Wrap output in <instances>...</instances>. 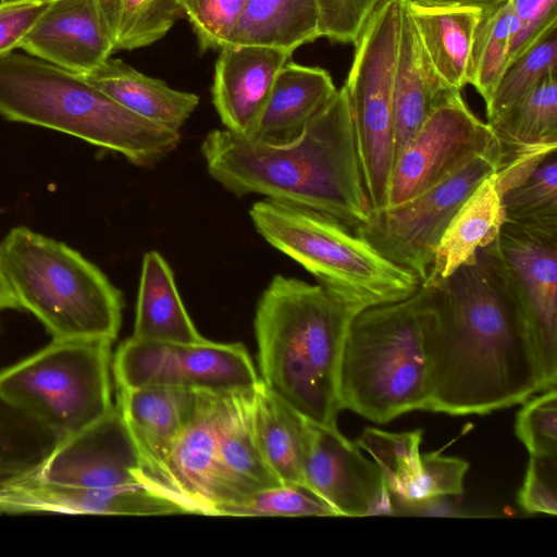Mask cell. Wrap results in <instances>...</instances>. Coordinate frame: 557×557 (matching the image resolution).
<instances>
[{
  "mask_svg": "<svg viewBox=\"0 0 557 557\" xmlns=\"http://www.w3.org/2000/svg\"><path fill=\"white\" fill-rule=\"evenodd\" d=\"M434 286L429 411L486 414L543 392L524 313L492 244Z\"/></svg>",
  "mask_w": 557,
  "mask_h": 557,
  "instance_id": "6da1fadb",
  "label": "cell"
},
{
  "mask_svg": "<svg viewBox=\"0 0 557 557\" xmlns=\"http://www.w3.org/2000/svg\"><path fill=\"white\" fill-rule=\"evenodd\" d=\"M209 174L226 190L305 208L355 231L371 214L345 88L284 145L213 129L201 147Z\"/></svg>",
  "mask_w": 557,
  "mask_h": 557,
  "instance_id": "7a4b0ae2",
  "label": "cell"
},
{
  "mask_svg": "<svg viewBox=\"0 0 557 557\" xmlns=\"http://www.w3.org/2000/svg\"><path fill=\"white\" fill-rule=\"evenodd\" d=\"M357 312L318 284L275 275L255 315L260 380L306 420L337 426L338 368Z\"/></svg>",
  "mask_w": 557,
  "mask_h": 557,
  "instance_id": "3957f363",
  "label": "cell"
},
{
  "mask_svg": "<svg viewBox=\"0 0 557 557\" xmlns=\"http://www.w3.org/2000/svg\"><path fill=\"white\" fill-rule=\"evenodd\" d=\"M437 302L435 286L368 307L350 321L339 360L338 399L375 423L428 410L431 392L428 330Z\"/></svg>",
  "mask_w": 557,
  "mask_h": 557,
  "instance_id": "277c9868",
  "label": "cell"
},
{
  "mask_svg": "<svg viewBox=\"0 0 557 557\" xmlns=\"http://www.w3.org/2000/svg\"><path fill=\"white\" fill-rule=\"evenodd\" d=\"M0 115L112 150L138 166L174 151L181 133L128 111L82 74L29 54L0 57Z\"/></svg>",
  "mask_w": 557,
  "mask_h": 557,
  "instance_id": "5b68a950",
  "label": "cell"
},
{
  "mask_svg": "<svg viewBox=\"0 0 557 557\" xmlns=\"http://www.w3.org/2000/svg\"><path fill=\"white\" fill-rule=\"evenodd\" d=\"M0 262L20 308L33 313L52 339L116 338L122 294L78 251L16 226L0 242Z\"/></svg>",
  "mask_w": 557,
  "mask_h": 557,
  "instance_id": "8992f818",
  "label": "cell"
},
{
  "mask_svg": "<svg viewBox=\"0 0 557 557\" xmlns=\"http://www.w3.org/2000/svg\"><path fill=\"white\" fill-rule=\"evenodd\" d=\"M249 215L264 240L298 262L357 313L404 299L421 284L413 273L324 214L264 198L251 206Z\"/></svg>",
  "mask_w": 557,
  "mask_h": 557,
  "instance_id": "52a82bcc",
  "label": "cell"
},
{
  "mask_svg": "<svg viewBox=\"0 0 557 557\" xmlns=\"http://www.w3.org/2000/svg\"><path fill=\"white\" fill-rule=\"evenodd\" d=\"M112 342L52 339L0 371V393L65 438L112 408Z\"/></svg>",
  "mask_w": 557,
  "mask_h": 557,
  "instance_id": "ba28073f",
  "label": "cell"
},
{
  "mask_svg": "<svg viewBox=\"0 0 557 557\" xmlns=\"http://www.w3.org/2000/svg\"><path fill=\"white\" fill-rule=\"evenodd\" d=\"M36 479L97 492L115 515L187 513L148 472L116 405L84 430L62 438Z\"/></svg>",
  "mask_w": 557,
  "mask_h": 557,
  "instance_id": "9c48e42d",
  "label": "cell"
},
{
  "mask_svg": "<svg viewBox=\"0 0 557 557\" xmlns=\"http://www.w3.org/2000/svg\"><path fill=\"white\" fill-rule=\"evenodd\" d=\"M403 0H383L355 41L344 88L355 140L372 209L387 205L393 169L394 79L398 57Z\"/></svg>",
  "mask_w": 557,
  "mask_h": 557,
  "instance_id": "30bf717a",
  "label": "cell"
},
{
  "mask_svg": "<svg viewBox=\"0 0 557 557\" xmlns=\"http://www.w3.org/2000/svg\"><path fill=\"white\" fill-rule=\"evenodd\" d=\"M499 153L500 148L475 157L401 203L372 209L369 220L354 232L423 283L443 233L465 200L494 173Z\"/></svg>",
  "mask_w": 557,
  "mask_h": 557,
  "instance_id": "8fae6325",
  "label": "cell"
},
{
  "mask_svg": "<svg viewBox=\"0 0 557 557\" xmlns=\"http://www.w3.org/2000/svg\"><path fill=\"white\" fill-rule=\"evenodd\" d=\"M119 389L163 386L225 395L251 392L260 384L240 343H173L129 337L114 355Z\"/></svg>",
  "mask_w": 557,
  "mask_h": 557,
  "instance_id": "7c38bea8",
  "label": "cell"
},
{
  "mask_svg": "<svg viewBox=\"0 0 557 557\" xmlns=\"http://www.w3.org/2000/svg\"><path fill=\"white\" fill-rule=\"evenodd\" d=\"M498 148L494 132L468 108L461 90L450 89L399 153L386 206L416 197L475 157Z\"/></svg>",
  "mask_w": 557,
  "mask_h": 557,
  "instance_id": "4fadbf2b",
  "label": "cell"
},
{
  "mask_svg": "<svg viewBox=\"0 0 557 557\" xmlns=\"http://www.w3.org/2000/svg\"><path fill=\"white\" fill-rule=\"evenodd\" d=\"M522 308L543 392L557 383V233L504 222L492 243Z\"/></svg>",
  "mask_w": 557,
  "mask_h": 557,
  "instance_id": "5bb4252c",
  "label": "cell"
},
{
  "mask_svg": "<svg viewBox=\"0 0 557 557\" xmlns=\"http://www.w3.org/2000/svg\"><path fill=\"white\" fill-rule=\"evenodd\" d=\"M304 479L306 487L327 503L337 516L393 512L392 495L381 469L337 426L306 420Z\"/></svg>",
  "mask_w": 557,
  "mask_h": 557,
  "instance_id": "9a60e30c",
  "label": "cell"
},
{
  "mask_svg": "<svg viewBox=\"0 0 557 557\" xmlns=\"http://www.w3.org/2000/svg\"><path fill=\"white\" fill-rule=\"evenodd\" d=\"M293 53L264 46L220 48L211 88L224 128L247 137L256 126L280 70Z\"/></svg>",
  "mask_w": 557,
  "mask_h": 557,
  "instance_id": "2e32d148",
  "label": "cell"
},
{
  "mask_svg": "<svg viewBox=\"0 0 557 557\" xmlns=\"http://www.w3.org/2000/svg\"><path fill=\"white\" fill-rule=\"evenodd\" d=\"M18 48L32 57L82 75L114 52L94 0H50Z\"/></svg>",
  "mask_w": 557,
  "mask_h": 557,
  "instance_id": "e0dca14e",
  "label": "cell"
},
{
  "mask_svg": "<svg viewBox=\"0 0 557 557\" xmlns=\"http://www.w3.org/2000/svg\"><path fill=\"white\" fill-rule=\"evenodd\" d=\"M221 396L201 392L193 418L175 441L162 469V484L187 513L214 516Z\"/></svg>",
  "mask_w": 557,
  "mask_h": 557,
  "instance_id": "ac0fdd59",
  "label": "cell"
},
{
  "mask_svg": "<svg viewBox=\"0 0 557 557\" xmlns=\"http://www.w3.org/2000/svg\"><path fill=\"white\" fill-rule=\"evenodd\" d=\"M216 454L214 516L224 505L282 484L263 458L257 441L253 426V391L221 396Z\"/></svg>",
  "mask_w": 557,
  "mask_h": 557,
  "instance_id": "d6986e66",
  "label": "cell"
},
{
  "mask_svg": "<svg viewBox=\"0 0 557 557\" xmlns=\"http://www.w3.org/2000/svg\"><path fill=\"white\" fill-rule=\"evenodd\" d=\"M200 395V391L163 386L119 389L116 406L145 467L166 491L161 482L164 462L178 435L193 418Z\"/></svg>",
  "mask_w": 557,
  "mask_h": 557,
  "instance_id": "ffe728a7",
  "label": "cell"
},
{
  "mask_svg": "<svg viewBox=\"0 0 557 557\" xmlns=\"http://www.w3.org/2000/svg\"><path fill=\"white\" fill-rule=\"evenodd\" d=\"M336 92L324 69L287 62L276 75L267 104L247 138L268 145L297 139Z\"/></svg>",
  "mask_w": 557,
  "mask_h": 557,
  "instance_id": "44dd1931",
  "label": "cell"
},
{
  "mask_svg": "<svg viewBox=\"0 0 557 557\" xmlns=\"http://www.w3.org/2000/svg\"><path fill=\"white\" fill-rule=\"evenodd\" d=\"M450 89L454 88L443 82L431 63L403 0L394 79L393 166L404 147Z\"/></svg>",
  "mask_w": 557,
  "mask_h": 557,
  "instance_id": "7402d4cb",
  "label": "cell"
},
{
  "mask_svg": "<svg viewBox=\"0 0 557 557\" xmlns=\"http://www.w3.org/2000/svg\"><path fill=\"white\" fill-rule=\"evenodd\" d=\"M84 78L134 114L180 132L199 103L193 92L171 88L120 59H107Z\"/></svg>",
  "mask_w": 557,
  "mask_h": 557,
  "instance_id": "603a6c76",
  "label": "cell"
},
{
  "mask_svg": "<svg viewBox=\"0 0 557 557\" xmlns=\"http://www.w3.org/2000/svg\"><path fill=\"white\" fill-rule=\"evenodd\" d=\"M505 222L493 174L465 200L453 216L435 249L425 281L434 286L458 268L474 260L479 249L492 244Z\"/></svg>",
  "mask_w": 557,
  "mask_h": 557,
  "instance_id": "cb8c5ba5",
  "label": "cell"
},
{
  "mask_svg": "<svg viewBox=\"0 0 557 557\" xmlns=\"http://www.w3.org/2000/svg\"><path fill=\"white\" fill-rule=\"evenodd\" d=\"M404 1L435 71L447 86L461 90L468 84L470 50L484 7Z\"/></svg>",
  "mask_w": 557,
  "mask_h": 557,
  "instance_id": "d4e9b609",
  "label": "cell"
},
{
  "mask_svg": "<svg viewBox=\"0 0 557 557\" xmlns=\"http://www.w3.org/2000/svg\"><path fill=\"white\" fill-rule=\"evenodd\" d=\"M132 337L189 344L206 339L183 305L172 269L154 250L143 259Z\"/></svg>",
  "mask_w": 557,
  "mask_h": 557,
  "instance_id": "484cf974",
  "label": "cell"
},
{
  "mask_svg": "<svg viewBox=\"0 0 557 557\" xmlns=\"http://www.w3.org/2000/svg\"><path fill=\"white\" fill-rule=\"evenodd\" d=\"M320 37L318 0H247L225 45L264 46L293 53Z\"/></svg>",
  "mask_w": 557,
  "mask_h": 557,
  "instance_id": "4316f807",
  "label": "cell"
},
{
  "mask_svg": "<svg viewBox=\"0 0 557 557\" xmlns=\"http://www.w3.org/2000/svg\"><path fill=\"white\" fill-rule=\"evenodd\" d=\"M253 426L263 458L280 482L306 487V419L262 382L253 391Z\"/></svg>",
  "mask_w": 557,
  "mask_h": 557,
  "instance_id": "83f0119b",
  "label": "cell"
},
{
  "mask_svg": "<svg viewBox=\"0 0 557 557\" xmlns=\"http://www.w3.org/2000/svg\"><path fill=\"white\" fill-rule=\"evenodd\" d=\"M61 437L0 393V497L35 478Z\"/></svg>",
  "mask_w": 557,
  "mask_h": 557,
  "instance_id": "f1b7e54d",
  "label": "cell"
},
{
  "mask_svg": "<svg viewBox=\"0 0 557 557\" xmlns=\"http://www.w3.org/2000/svg\"><path fill=\"white\" fill-rule=\"evenodd\" d=\"M113 49L134 50L166 35L184 13L177 0H94Z\"/></svg>",
  "mask_w": 557,
  "mask_h": 557,
  "instance_id": "f546056e",
  "label": "cell"
},
{
  "mask_svg": "<svg viewBox=\"0 0 557 557\" xmlns=\"http://www.w3.org/2000/svg\"><path fill=\"white\" fill-rule=\"evenodd\" d=\"M513 28L510 0L483 8L470 50L467 83L475 88L485 104L507 67Z\"/></svg>",
  "mask_w": 557,
  "mask_h": 557,
  "instance_id": "4dcf8cb0",
  "label": "cell"
},
{
  "mask_svg": "<svg viewBox=\"0 0 557 557\" xmlns=\"http://www.w3.org/2000/svg\"><path fill=\"white\" fill-rule=\"evenodd\" d=\"M487 124L499 146L557 141V72Z\"/></svg>",
  "mask_w": 557,
  "mask_h": 557,
  "instance_id": "1f68e13d",
  "label": "cell"
},
{
  "mask_svg": "<svg viewBox=\"0 0 557 557\" xmlns=\"http://www.w3.org/2000/svg\"><path fill=\"white\" fill-rule=\"evenodd\" d=\"M422 430L388 432L366 428L355 442L379 466L391 495L406 503H409L422 471Z\"/></svg>",
  "mask_w": 557,
  "mask_h": 557,
  "instance_id": "d6a6232c",
  "label": "cell"
},
{
  "mask_svg": "<svg viewBox=\"0 0 557 557\" xmlns=\"http://www.w3.org/2000/svg\"><path fill=\"white\" fill-rule=\"evenodd\" d=\"M557 72V23L546 28L532 45L505 69L490 101L486 123L499 117L530 92L545 76Z\"/></svg>",
  "mask_w": 557,
  "mask_h": 557,
  "instance_id": "836d02e7",
  "label": "cell"
},
{
  "mask_svg": "<svg viewBox=\"0 0 557 557\" xmlns=\"http://www.w3.org/2000/svg\"><path fill=\"white\" fill-rule=\"evenodd\" d=\"M505 222L557 233V157L550 153L502 197Z\"/></svg>",
  "mask_w": 557,
  "mask_h": 557,
  "instance_id": "e575fe53",
  "label": "cell"
},
{
  "mask_svg": "<svg viewBox=\"0 0 557 557\" xmlns=\"http://www.w3.org/2000/svg\"><path fill=\"white\" fill-rule=\"evenodd\" d=\"M216 516L311 517L337 516L323 499L305 486L281 484L257 491L222 506Z\"/></svg>",
  "mask_w": 557,
  "mask_h": 557,
  "instance_id": "d590c367",
  "label": "cell"
},
{
  "mask_svg": "<svg viewBox=\"0 0 557 557\" xmlns=\"http://www.w3.org/2000/svg\"><path fill=\"white\" fill-rule=\"evenodd\" d=\"M518 438L532 456H557L556 386L525 400L515 424Z\"/></svg>",
  "mask_w": 557,
  "mask_h": 557,
  "instance_id": "8d00e7d4",
  "label": "cell"
},
{
  "mask_svg": "<svg viewBox=\"0 0 557 557\" xmlns=\"http://www.w3.org/2000/svg\"><path fill=\"white\" fill-rule=\"evenodd\" d=\"M197 36L200 50L220 49L247 0H177Z\"/></svg>",
  "mask_w": 557,
  "mask_h": 557,
  "instance_id": "74e56055",
  "label": "cell"
},
{
  "mask_svg": "<svg viewBox=\"0 0 557 557\" xmlns=\"http://www.w3.org/2000/svg\"><path fill=\"white\" fill-rule=\"evenodd\" d=\"M421 475L410 495L409 504L462 494L463 480L469 469L468 461L444 456L440 451H429L421 454Z\"/></svg>",
  "mask_w": 557,
  "mask_h": 557,
  "instance_id": "f35d334b",
  "label": "cell"
},
{
  "mask_svg": "<svg viewBox=\"0 0 557 557\" xmlns=\"http://www.w3.org/2000/svg\"><path fill=\"white\" fill-rule=\"evenodd\" d=\"M383 0H318L321 37L355 44L363 25Z\"/></svg>",
  "mask_w": 557,
  "mask_h": 557,
  "instance_id": "ab89813d",
  "label": "cell"
},
{
  "mask_svg": "<svg viewBox=\"0 0 557 557\" xmlns=\"http://www.w3.org/2000/svg\"><path fill=\"white\" fill-rule=\"evenodd\" d=\"M518 502L531 513H557V456L530 455Z\"/></svg>",
  "mask_w": 557,
  "mask_h": 557,
  "instance_id": "60d3db41",
  "label": "cell"
},
{
  "mask_svg": "<svg viewBox=\"0 0 557 557\" xmlns=\"http://www.w3.org/2000/svg\"><path fill=\"white\" fill-rule=\"evenodd\" d=\"M510 3L515 29L509 44L508 64L546 28L557 23V0H510Z\"/></svg>",
  "mask_w": 557,
  "mask_h": 557,
  "instance_id": "b9f144b4",
  "label": "cell"
},
{
  "mask_svg": "<svg viewBox=\"0 0 557 557\" xmlns=\"http://www.w3.org/2000/svg\"><path fill=\"white\" fill-rule=\"evenodd\" d=\"M500 153L493 173L496 188L502 197L521 183L553 152L557 141L499 146Z\"/></svg>",
  "mask_w": 557,
  "mask_h": 557,
  "instance_id": "7bdbcfd3",
  "label": "cell"
},
{
  "mask_svg": "<svg viewBox=\"0 0 557 557\" xmlns=\"http://www.w3.org/2000/svg\"><path fill=\"white\" fill-rule=\"evenodd\" d=\"M50 0L0 1V57L20 47Z\"/></svg>",
  "mask_w": 557,
  "mask_h": 557,
  "instance_id": "ee69618b",
  "label": "cell"
},
{
  "mask_svg": "<svg viewBox=\"0 0 557 557\" xmlns=\"http://www.w3.org/2000/svg\"><path fill=\"white\" fill-rule=\"evenodd\" d=\"M21 309L0 262V311Z\"/></svg>",
  "mask_w": 557,
  "mask_h": 557,
  "instance_id": "f6af8a7d",
  "label": "cell"
},
{
  "mask_svg": "<svg viewBox=\"0 0 557 557\" xmlns=\"http://www.w3.org/2000/svg\"><path fill=\"white\" fill-rule=\"evenodd\" d=\"M428 5H478L490 7L505 0H409Z\"/></svg>",
  "mask_w": 557,
  "mask_h": 557,
  "instance_id": "bcb514c9",
  "label": "cell"
}]
</instances>
